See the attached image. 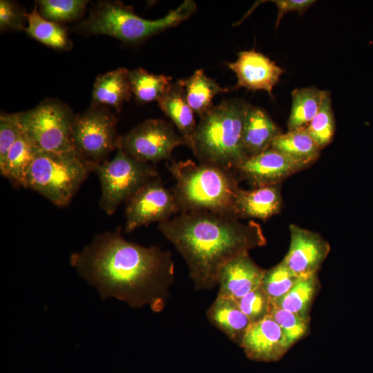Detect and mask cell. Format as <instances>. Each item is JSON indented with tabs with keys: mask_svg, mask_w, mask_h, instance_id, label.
I'll return each mask as SVG.
<instances>
[{
	"mask_svg": "<svg viewBox=\"0 0 373 373\" xmlns=\"http://www.w3.org/2000/svg\"><path fill=\"white\" fill-rule=\"evenodd\" d=\"M70 263L102 298H114L133 308L149 305L155 312L164 308L175 280L170 251L130 242L120 229L96 235L71 254Z\"/></svg>",
	"mask_w": 373,
	"mask_h": 373,
	"instance_id": "cell-1",
	"label": "cell"
},
{
	"mask_svg": "<svg viewBox=\"0 0 373 373\" xmlns=\"http://www.w3.org/2000/svg\"><path fill=\"white\" fill-rule=\"evenodd\" d=\"M158 228L184 259L198 290L216 287L223 265L266 243L254 221L242 223L235 216L207 211L179 213Z\"/></svg>",
	"mask_w": 373,
	"mask_h": 373,
	"instance_id": "cell-2",
	"label": "cell"
},
{
	"mask_svg": "<svg viewBox=\"0 0 373 373\" xmlns=\"http://www.w3.org/2000/svg\"><path fill=\"white\" fill-rule=\"evenodd\" d=\"M248 105L227 99L200 117L190 146L199 162L235 171L248 157L242 139Z\"/></svg>",
	"mask_w": 373,
	"mask_h": 373,
	"instance_id": "cell-3",
	"label": "cell"
},
{
	"mask_svg": "<svg viewBox=\"0 0 373 373\" xmlns=\"http://www.w3.org/2000/svg\"><path fill=\"white\" fill-rule=\"evenodd\" d=\"M166 166L175 180L172 191L180 213L207 211L235 216L239 178L234 171L191 160L171 161Z\"/></svg>",
	"mask_w": 373,
	"mask_h": 373,
	"instance_id": "cell-4",
	"label": "cell"
},
{
	"mask_svg": "<svg viewBox=\"0 0 373 373\" xmlns=\"http://www.w3.org/2000/svg\"><path fill=\"white\" fill-rule=\"evenodd\" d=\"M196 10L195 3L186 0L164 17L149 20L139 17L131 6L120 1H106L93 8L82 26L92 34L108 35L123 42L136 44L178 26Z\"/></svg>",
	"mask_w": 373,
	"mask_h": 373,
	"instance_id": "cell-5",
	"label": "cell"
},
{
	"mask_svg": "<svg viewBox=\"0 0 373 373\" xmlns=\"http://www.w3.org/2000/svg\"><path fill=\"white\" fill-rule=\"evenodd\" d=\"M90 173L88 163L75 150L39 151L23 187L37 192L57 207H66Z\"/></svg>",
	"mask_w": 373,
	"mask_h": 373,
	"instance_id": "cell-6",
	"label": "cell"
},
{
	"mask_svg": "<svg viewBox=\"0 0 373 373\" xmlns=\"http://www.w3.org/2000/svg\"><path fill=\"white\" fill-rule=\"evenodd\" d=\"M88 167L99 179L102 193L99 204L108 216L142 187L159 177L153 164L137 160L120 149L113 159Z\"/></svg>",
	"mask_w": 373,
	"mask_h": 373,
	"instance_id": "cell-7",
	"label": "cell"
},
{
	"mask_svg": "<svg viewBox=\"0 0 373 373\" xmlns=\"http://www.w3.org/2000/svg\"><path fill=\"white\" fill-rule=\"evenodd\" d=\"M75 115L61 102L46 100L19 113L22 132L39 151L75 150L71 132Z\"/></svg>",
	"mask_w": 373,
	"mask_h": 373,
	"instance_id": "cell-8",
	"label": "cell"
},
{
	"mask_svg": "<svg viewBox=\"0 0 373 373\" xmlns=\"http://www.w3.org/2000/svg\"><path fill=\"white\" fill-rule=\"evenodd\" d=\"M117 119L108 109L93 105L84 113L75 115L71 132L74 149L89 165L108 160L117 150L120 136Z\"/></svg>",
	"mask_w": 373,
	"mask_h": 373,
	"instance_id": "cell-9",
	"label": "cell"
},
{
	"mask_svg": "<svg viewBox=\"0 0 373 373\" xmlns=\"http://www.w3.org/2000/svg\"><path fill=\"white\" fill-rule=\"evenodd\" d=\"M181 145L186 142L173 124L149 119L120 136L118 149L137 160L154 164L171 160L173 150Z\"/></svg>",
	"mask_w": 373,
	"mask_h": 373,
	"instance_id": "cell-10",
	"label": "cell"
},
{
	"mask_svg": "<svg viewBox=\"0 0 373 373\" xmlns=\"http://www.w3.org/2000/svg\"><path fill=\"white\" fill-rule=\"evenodd\" d=\"M180 213L175 195L161 178L151 180L137 191L127 202L125 210V231L151 222L166 221Z\"/></svg>",
	"mask_w": 373,
	"mask_h": 373,
	"instance_id": "cell-11",
	"label": "cell"
},
{
	"mask_svg": "<svg viewBox=\"0 0 373 373\" xmlns=\"http://www.w3.org/2000/svg\"><path fill=\"white\" fill-rule=\"evenodd\" d=\"M290 245L282 260L298 277L317 274L330 251L329 243L319 234L291 224Z\"/></svg>",
	"mask_w": 373,
	"mask_h": 373,
	"instance_id": "cell-12",
	"label": "cell"
},
{
	"mask_svg": "<svg viewBox=\"0 0 373 373\" xmlns=\"http://www.w3.org/2000/svg\"><path fill=\"white\" fill-rule=\"evenodd\" d=\"M307 166L271 148L245 159L234 171L256 187L277 185L288 176Z\"/></svg>",
	"mask_w": 373,
	"mask_h": 373,
	"instance_id": "cell-13",
	"label": "cell"
},
{
	"mask_svg": "<svg viewBox=\"0 0 373 373\" xmlns=\"http://www.w3.org/2000/svg\"><path fill=\"white\" fill-rule=\"evenodd\" d=\"M227 66L235 73L238 79L237 84L231 89L263 90L271 97L273 88L284 72L274 61L254 49L240 52L237 60L227 63Z\"/></svg>",
	"mask_w": 373,
	"mask_h": 373,
	"instance_id": "cell-14",
	"label": "cell"
},
{
	"mask_svg": "<svg viewBox=\"0 0 373 373\" xmlns=\"http://www.w3.org/2000/svg\"><path fill=\"white\" fill-rule=\"evenodd\" d=\"M240 346L250 359L265 362L280 359L291 347L271 315L252 323Z\"/></svg>",
	"mask_w": 373,
	"mask_h": 373,
	"instance_id": "cell-15",
	"label": "cell"
},
{
	"mask_svg": "<svg viewBox=\"0 0 373 373\" xmlns=\"http://www.w3.org/2000/svg\"><path fill=\"white\" fill-rule=\"evenodd\" d=\"M265 270L257 265L249 252L228 260L218 276V296L238 300L260 287Z\"/></svg>",
	"mask_w": 373,
	"mask_h": 373,
	"instance_id": "cell-16",
	"label": "cell"
},
{
	"mask_svg": "<svg viewBox=\"0 0 373 373\" xmlns=\"http://www.w3.org/2000/svg\"><path fill=\"white\" fill-rule=\"evenodd\" d=\"M283 200L277 185L245 190L239 187L233 202V213L238 218L268 219L278 213Z\"/></svg>",
	"mask_w": 373,
	"mask_h": 373,
	"instance_id": "cell-17",
	"label": "cell"
},
{
	"mask_svg": "<svg viewBox=\"0 0 373 373\" xmlns=\"http://www.w3.org/2000/svg\"><path fill=\"white\" fill-rule=\"evenodd\" d=\"M281 133L280 128L265 110L249 104L242 130L248 157L269 149L274 140Z\"/></svg>",
	"mask_w": 373,
	"mask_h": 373,
	"instance_id": "cell-18",
	"label": "cell"
},
{
	"mask_svg": "<svg viewBox=\"0 0 373 373\" xmlns=\"http://www.w3.org/2000/svg\"><path fill=\"white\" fill-rule=\"evenodd\" d=\"M161 110L172 121L178 132L190 148L197 126L194 112L189 106L182 79L170 84L157 100Z\"/></svg>",
	"mask_w": 373,
	"mask_h": 373,
	"instance_id": "cell-19",
	"label": "cell"
},
{
	"mask_svg": "<svg viewBox=\"0 0 373 373\" xmlns=\"http://www.w3.org/2000/svg\"><path fill=\"white\" fill-rule=\"evenodd\" d=\"M207 315L212 325L239 345L252 324L240 309L237 301L230 298L217 296L207 310Z\"/></svg>",
	"mask_w": 373,
	"mask_h": 373,
	"instance_id": "cell-20",
	"label": "cell"
},
{
	"mask_svg": "<svg viewBox=\"0 0 373 373\" xmlns=\"http://www.w3.org/2000/svg\"><path fill=\"white\" fill-rule=\"evenodd\" d=\"M132 95L129 70L126 68H119L98 76L92 93L94 105L110 106L117 112Z\"/></svg>",
	"mask_w": 373,
	"mask_h": 373,
	"instance_id": "cell-21",
	"label": "cell"
},
{
	"mask_svg": "<svg viewBox=\"0 0 373 373\" xmlns=\"http://www.w3.org/2000/svg\"><path fill=\"white\" fill-rule=\"evenodd\" d=\"M319 288L317 274L299 277L294 286L285 294L273 300L272 304L309 322L311 306Z\"/></svg>",
	"mask_w": 373,
	"mask_h": 373,
	"instance_id": "cell-22",
	"label": "cell"
},
{
	"mask_svg": "<svg viewBox=\"0 0 373 373\" xmlns=\"http://www.w3.org/2000/svg\"><path fill=\"white\" fill-rule=\"evenodd\" d=\"M182 80L187 102L199 117L213 106L212 102L216 95L229 90L207 77L203 69L196 70L190 77Z\"/></svg>",
	"mask_w": 373,
	"mask_h": 373,
	"instance_id": "cell-23",
	"label": "cell"
},
{
	"mask_svg": "<svg viewBox=\"0 0 373 373\" xmlns=\"http://www.w3.org/2000/svg\"><path fill=\"white\" fill-rule=\"evenodd\" d=\"M270 148L307 166L318 158L321 151L305 128L281 133L274 140Z\"/></svg>",
	"mask_w": 373,
	"mask_h": 373,
	"instance_id": "cell-24",
	"label": "cell"
},
{
	"mask_svg": "<svg viewBox=\"0 0 373 373\" xmlns=\"http://www.w3.org/2000/svg\"><path fill=\"white\" fill-rule=\"evenodd\" d=\"M39 152L22 132L10 149L4 165L0 168L1 175L14 186H23L29 168Z\"/></svg>",
	"mask_w": 373,
	"mask_h": 373,
	"instance_id": "cell-25",
	"label": "cell"
},
{
	"mask_svg": "<svg viewBox=\"0 0 373 373\" xmlns=\"http://www.w3.org/2000/svg\"><path fill=\"white\" fill-rule=\"evenodd\" d=\"M323 92L314 86L292 90L288 131L305 128L309 125L319 109Z\"/></svg>",
	"mask_w": 373,
	"mask_h": 373,
	"instance_id": "cell-26",
	"label": "cell"
},
{
	"mask_svg": "<svg viewBox=\"0 0 373 373\" xmlns=\"http://www.w3.org/2000/svg\"><path fill=\"white\" fill-rule=\"evenodd\" d=\"M25 31L38 41L55 49H68L70 41L66 30L59 23L48 21L41 16L35 6L28 14Z\"/></svg>",
	"mask_w": 373,
	"mask_h": 373,
	"instance_id": "cell-27",
	"label": "cell"
},
{
	"mask_svg": "<svg viewBox=\"0 0 373 373\" xmlns=\"http://www.w3.org/2000/svg\"><path fill=\"white\" fill-rule=\"evenodd\" d=\"M133 95L141 103L157 101L171 84V77L150 73L142 68L129 70Z\"/></svg>",
	"mask_w": 373,
	"mask_h": 373,
	"instance_id": "cell-28",
	"label": "cell"
},
{
	"mask_svg": "<svg viewBox=\"0 0 373 373\" xmlns=\"http://www.w3.org/2000/svg\"><path fill=\"white\" fill-rule=\"evenodd\" d=\"M305 130L321 149L332 142L335 119L329 91L324 90L319 109Z\"/></svg>",
	"mask_w": 373,
	"mask_h": 373,
	"instance_id": "cell-29",
	"label": "cell"
},
{
	"mask_svg": "<svg viewBox=\"0 0 373 373\" xmlns=\"http://www.w3.org/2000/svg\"><path fill=\"white\" fill-rule=\"evenodd\" d=\"M88 2L85 0H39L37 3L42 17L58 23L79 18Z\"/></svg>",
	"mask_w": 373,
	"mask_h": 373,
	"instance_id": "cell-30",
	"label": "cell"
},
{
	"mask_svg": "<svg viewBox=\"0 0 373 373\" xmlns=\"http://www.w3.org/2000/svg\"><path fill=\"white\" fill-rule=\"evenodd\" d=\"M298 278L281 261L270 269L265 270L260 286L273 301L285 294Z\"/></svg>",
	"mask_w": 373,
	"mask_h": 373,
	"instance_id": "cell-31",
	"label": "cell"
},
{
	"mask_svg": "<svg viewBox=\"0 0 373 373\" xmlns=\"http://www.w3.org/2000/svg\"><path fill=\"white\" fill-rule=\"evenodd\" d=\"M236 300L251 323L270 315L273 305L271 298L261 286Z\"/></svg>",
	"mask_w": 373,
	"mask_h": 373,
	"instance_id": "cell-32",
	"label": "cell"
},
{
	"mask_svg": "<svg viewBox=\"0 0 373 373\" xmlns=\"http://www.w3.org/2000/svg\"><path fill=\"white\" fill-rule=\"evenodd\" d=\"M270 315L280 326L291 346L308 332L309 322L292 312L273 305Z\"/></svg>",
	"mask_w": 373,
	"mask_h": 373,
	"instance_id": "cell-33",
	"label": "cell"
},
{
	"mask_svg": "<svg viewBox=\"0 0 373 373\" xmlns=\"http://www.w3.org/2000/svg\"><path fill=\"white\" fill-rule=\"evenodd\" d=\"M21 133L19 113H1L0 115V168L4 165L10 149Z\"/></svg>",
	"mask_w": 373,
	"mask_h": 373,
	"instance_id": "cell-34",
	"label": "cell"
},
{
	"mask_svg": "<svg viewBox=\"0 0 373 373\" xmlns=\"http://www.w3.org/2000/svg\"><path fill=\"white\" fill-rule=\"evenodd\" d=\"M28 13L19 5L10 0L0 1V30L3 31L25 30Z\"/></svg>",
	"mask_w": 373,
	"mask_h": 373,
	"instance_id": "cell-35",
	"label": "cell"
},
{
	"mask_svg": "<svg viewBox=\"0 0 373 373\" xmlns=\"http://www.w3.org/2000/svg\"><path fill=\"white\" fill-rule=\"evenodd\" d=\"M278 8V15L275 28H277L283 17L288 12L296 11L300 14H303L307 8L313 5L316 1L314 0H274Z\"/></svg>",
	"mask_w": 373,
	"mask_h": 373,
	"instance_id": "cell-36",
	"label": "cell"
}]
</instances>
